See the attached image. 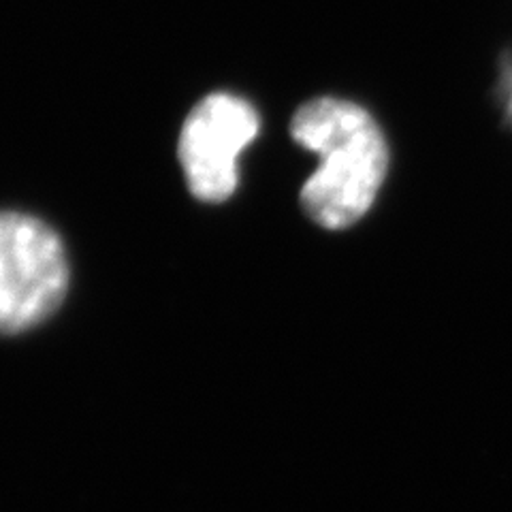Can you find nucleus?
Instances as JSON below:
<instances>
[{"label": "nucleus", "instance_id": "obj_4", "mask_svg": "<svg viewBox=\"0 0 512 512\" xmlns=\"http://www.w3.org/2000/svg\"><path fill=\"white\" fill-rule=\"evenodd\" d=\"M493 96L504 124L512 131V43H508L495 58Z\"/></svg>", "mask_w": 512, "mask_h": 512}, {"label": "nucleus", "instance_id": "obj_3", "mask_svg": "<svg viewBox=\"0 0 512 512\" xmlns=\"http://www.w3.org/2000/svg\"><path fill=\"white\" fill-rule=\"evenodd\" d=\"M259 133V116L231 94H210L186 118L178 156L192 195L227 201L237 188V158Z\"/></svg>", "mask_w": 512, "mask_h": 512}, {"label": "nucleus", "instance_id": "obj_1", "mask_svg": "<svg viewBox=\"0 0 512 512\" xmlns=\"http://www.w3.org/2000/svg\"><path fill=\"white\" fill-rule=\"evenodd\" d=\"M293 139L320 158L301 188V205L320 227L340 231L359 222L387 180L391 150L376 118L346 99L323 96L297 109Z\"/></svg>", "mask_w": 512, "mask_h": 512}, {"label": "nucleus", "instance_id": "obj_2", "mask_svg": "<svg viewBox=\"0 0 512 512\" xmlns=\"http://www.w3.org/2000/svg\"><path fill=\"white\" fill-rule=\"evenodd\" d=\"M67 284L60 237L39 218L0 212V333H22L50 318Z\"/></svg>", "mask_w": 512, "mask_h": 512}]
</instances>
